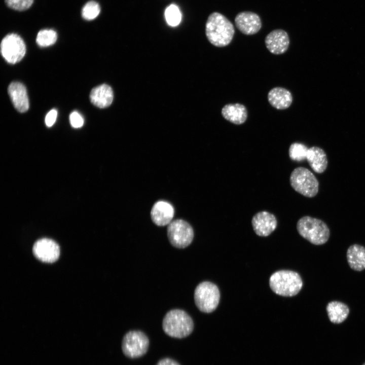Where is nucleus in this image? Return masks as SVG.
I'll return each mask as SVG.
<instances>
[{"label":"nucleus","instance_id":"obj_1","mask_svg":"<svg viewBox=\"0 0 365 365\" xmlns=\"http://www.w3.org/2000/svg\"><path fill=\"white\" fill-rule=\"evenodd\" d=\"M235 33L234 25L224 15L213 12L208 16L205 25V34L209 42L217 47L228 45Z\"/></svg>","mask_w":365,"mask_h":365},{"label":"nucleus","instance_id":"obj_2","mask_svg":"<svg viewBox=\"0 0 365 365\" xmlns=\"http://www.w3.org/2000/svg\"><path fill=\"white\" fill-rule=\"evenodd\" d=\"M162 328L168 336L178 339L189 336L194 330V322L191 316L181 309H172L163 318Z\"/></svg>","mask_w":365,"mask_h":365},{"label":"nucleus","instance_id":"obj_3","mask_svg":"<svg viewBox=\"0 0 365 365\" xmlns=\"http://www.w3.org/2000/svg\"><path fill=\"white\" fill-rule=\"evenodd\" d=\"M269 285L276 294L284 297H293L297 295L303 286V281L296 272L290 270H279L270 277Z\"/></svg>","mask_w":365,"mask_h":365},{"label":"nucleus","instance_id":"obj_4","mask_svg":"<svg viewBox=\"0 0 365 365\" xmlns=\"http://www.w3.org/2000/svg\"><path fill=\"white\" fill-rule=\"evenodd\" d=\"M297 229L304 238L315 245H322L328 240L330 232L327 225L322 221L309 216L299 220Z\"/></svg>","mask_w":365,"mask_h":365},{"label":"nucleus","instance_id":"obj_5","mask_svg":"<svg viewBox=\"0 0 365 365\" xmlns=\"http://www.w3.org/2000/svg\"><path fill=\"white\" fill-rule=\"evenodd\" d=\"M291 187L301 195L309 198L315 196L319 190V182L313 173L303 167L294 169L289 177Z\"/></svg>","mask_w":365,"mask_h":365},{"label":"nucleus","instance_id":"obj_6","mask_svg":"<svg viewBox=\"0 0 365 365\" xmlns=\"http://www.w3.org/2000/svg\"><path fill=\"white\" fill-rule=\"evenodd\" d=\"M220 299L218 287L210 281L200 283L194 291V301L198 309L204 313H211L217 308Z\"/></svg>","mask_w":365,"mask_h":365},{"label":"nucleus","instance_id":"obj_7","mask_svg":"<svg viewBox=\"0 0 365 365\" xmlns=\"http://www.w3.org/2000/svg\"><path fill=\"white\" fill-rule=\"evenodd\" d=\"M149 345V339L143 332L133 330L129 331L124 336L121 348L123 354L126 357L133 359L145 354Z\"/></svg>","mask_w":365,"mask_h":365},{"label":"nucleus","instance_id":"obj_8","mask_svg":"<svg viewBox=\"0 0 365 365\" xmlns=\"http://www.w3.org/2000/svg\"><path fill=\"white\" fill-rule=\"evenodd\" d=\"M167 236L174 247L184 248L189 245L194 238V231L191 226L182 220L171 222L167 227Z\"/></svg>","mask_w":365,"mask_h":365},{"label":"nucleus","instance_id":"obj_9","mask_svg":"<svg viewBox=\"0 0 365 365\" xmlns=\"http://www.w3.org/2000/svg\"><path fill=\"white\" fill-rule=\"evenodd\" d=\"M1 52L4 58L9 63L20 61L26 53V46L22 39L16 33L5 36L1 44Z\"/></svg>","mask_w":365,"mask_h":365},{"label":"nucleus","instance_id":"obj_10","mask_svg":"<svg viewBox=\"0 0 365 365\" xmlns=\"http://www.w3.org/2000/svg\"><path fill=\"white\" fill-rule=\"evenodd\" d=\"M33 253L39 260L46 263H53L60 255V248L57 243L48 238L38 240L33 245Z\"/></svg>","mask_w":365,"mask_h":365},{"label":"nucleus","instance_id":"obj_11","mask_svg":"<svg viewBox=\"0 0 365 365\" xmlns=\"http://www.w3.org/2000/svg\"><path fill=\"white\" fill-rule=\"evenodd\" d=\"M251 224L255 233L262 237L269 236L276 228L277 222L275 215L268 211H262L255 214Z\"/></svg>","mask_w":365,"mask_h":365},{"label":"nucleus","instance_id":"obj_12","mask_svg":"<svg viewBox=\"0 0 365 365\" xmlns=\"http://www.w3.org/2000/svg\"><path fill=\"white\" fill-rule=\"evenodd\" d=\"M235 23L237 28L243 34L252 35L257 33L262 27L259 16L251 12H242L238 13Z\"/></svg>","mask_w":365,"mask_h":365},{"label":"nucleus","instance_id":"obj_13","mask_svg":"<svg viewBox=\"0 0 365 365\" xmlns=\"http://www.w3.org/2000/svg\"><path fill=\"white\" fill-rule=\"evenodd\" d=\"M265 43L271 53L279 55L285 53L288 49L289 39L287 33L284 30L275 29L266 36Z\"/></svg>","mask_w":365,"mask_h":365},{"label":"nucleus","instance_id":"obj_14","mask_svg":"<svg viewBox=\"0 0 365 365\" xmlns=\"http://www.w3.org/2000/svg\"><path fill=\"white\" fill-rule=\"evenodd\" d=\"M8 94L15 108L20 113L29 108V100L25 87L18 82H12L8 89Z\"/></svg>","mask_w":365,"mask_h":365},{"label":"nucleus","instance_id":"obj_15","mask_svg":"<svg viewBox=\"0 0 365 365\" xmlns=\"http://www.w3.org/2000/svg\"><path fill=\"white\" fill-rule=\"evenodd\" d=\"M174 214L173 206L168 202L164 201L156 202L151 211L152 220L159 226L168 225L171 222Z\"/></svg>","mask_w":365,"mask_h":365},{"label":"nucleus","instance_id":"obj_16","mask_svg":"<svg viewBox=\"0 0 365 365\" xmlns=\"http://www.w3.org/2000/svg\"><path fill=\"white\" fill-rule=\"evenodd\" d=\"M113 98V90L106 84H102L93 88L90 94V99L92 103L100 108H106L111 105Z\"/></svg>","mask_w":365,"mask_h":365},{"label":"nucleus","instance_id":"obj_17","mask_svg":"<svg viewBox=\"0 0 365 365\" xmlns=\"http://www.w3.org/2000/svg\"><path fill=\"white\" fill-rule=\"evenodd\" d=\"M268 100L273 107L278 110H284L291 105L293 97L288 90L277 87L269 91L268 93Z\"/></svg>","mask_w":365,"mask_h":365},{"label":"nucleus","instance_id":"obj_18","mask_svg":"<svg viewBox=\"0 0 365 365\" xmlns=\"http://www.w3.org/2000/svg\"><path fill=\"white\" fill-rule=\"evenodd\" d=\"M221 113L226 120L236 125L244 123L247 118L246 107L238 103L225 105L222 108Z\"/></svg>","mask_w":365,"mask_h":365},{"label":"nucleus","instance_id":"obj_19","mask_svg":"<svg viewBox=\"0 0 365 365\" xmlns=\"http://www.w3.org/2000/svg\"><path fill=\"white\" fill-rule=\"evenodd\" d=\"M306 159L311 168L317 173H323L327 166V159L325 152L318 147L308 149Z\"/></svg>","mask_w":365,"mask_h":365},{"label":"nucleus","instance_id":"obj_20","mask_svg":"<svg viewBox=\"0 0 365 365\" xmlns=\"http://www.w3.org/2000/svg\"><path fill=\"white\" fill-rule=\"evenodd\" d=\"M347 260L350 267L357 271L365 269V247L355 244L349 247L347 251Z\"/></svg>","mask_w":365,"mask_h":365},{"label":"nucleus","instance_id":"obj_21","mask_svg":"<svg viewBox=\"0 0 365 365\" xmlns=\"http://www.w3.org/2000/svg\"><path fill=\"white\" fill-rule=\"evenodd\" d=\"M326 310L330 320L337 324L343 322L349 313L348 306L337 301L329 302L326 307Z\"/></svg>","mask_w":365,"mask_h":365},{"label":"nucleus","instance_id":"obj_22","mask_svg":"<svg viewBox=\"0 0 365 365\" xmlns=\"http://www.w3.org/2000/svg\"><path fill=\"white\" fill-rule=\"evenodd\" d=\"M57 39V33L54 30L43 29L38 32L36 42L39 46L46 47L53 45Z\"/></svg>","mask_w":365,"mask_h":365},{"label":"nucleus","instance_id":"obj_23","mask_svg":"<svg viewBox=\"0 0 365 365\" xmlns=\"http://www.w3.org/2000/svg\"><path fill=\"white\" fill-rule=\"evenodd\" d=\"M308 150V148L305 144L294 142L289 147V156L292 160L302 161L306 159Z\"/></svg>","mask_w":365,"mask_h":365},{"label":"nucleus","instance_id":"obj_24","mask_svg":"<svg viewBox=\"0 0 365 365\" xmlns=\"http://www.w3.org/2000/svg\"><path fill=\"white\" fill-rule=\"evenodd\" d=\"M100 12L99 5L94 1L87 3L82 10V16L84 19L91 20L97 17Z\"/></svg>","mask_w":365,"mask_h":365},{"label":"nucleus","instance_id":"obj_25","mask_svg":"<svg viewBox=\"0 0 365 365\" xmlns=\"http://www.w3.org/2000/svg\"><path fill=\"white\" fill-rule=\"evenodd\" d=\"M165 17L169 25L175 26L177 25L181 20V14L178 8L172 5L166 9Z\"/></svg>","mask_w":365,"mask_h":365},{"label":"nucleus","instance_id":"obj_26","mask_svg":"<svg viewBox=\"0 0 365 365\" xmlns=\"http://www.w3.org/2000/svg\"><path fill=\"white\" fill-rule=\"evenodd\" d=\"M33 2V0H5L8 7L19 11L28 9L31 6Z\"/></svg>","mask_w":365,"mask_h":365},{"label":"nucleus","instance_id":"obj_27","mask_svg":"<svg viewBox=\"0 0 365 365\" xmlns=\"http://www.w3.org/2000/svg\"><path fill=\"white\" fill-rule=\"evenodd\" d=\"M69 121L72 127L79 128L84 124V119L82 116L76 111L72 112L69 115Z\"/></svg>","mask_w":365,"mask_h":365},{"label":"nucleus","instance_id":"obj_28","mask_svg":"<svg viewBox=\"0 0 365 365\" xmlns=\"http://www.w3.org/2000/svg\"><path fill=\"white\" fill-rule=\"evenodd\" d=\"M57 116V111L55 109L50 111L45 117V123L48 127L52 126L55 122Z\"/></svg>","mask_w":365,"mask_h":365},{"label":"nucleus","instance_id":"obj_29","mask_svg":"<svg viewBox=\"0 0 365 365\" xmlns=\"http://www.w3.org/2000/svg\"><path fill=\"white\" fill-rule=\"evenodd\" d=\"M156 365H180L172 358L165 357L159 360Z\"/></svg>","mask_w":365,"mask_h":365},{"label":"nucleus","instance_id":"obj_30","mask_svg":"<svg viewBox=\"0 0 365 365\" xmlns=\"http://www.w3.org/2000/svg\"><path fill=\"white\" fill-rule=\"evenodd\" d=\"M363 365H365V363Z\"/></svg>","mask_w":365,"mask_h":365}]
</instances>
